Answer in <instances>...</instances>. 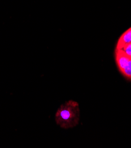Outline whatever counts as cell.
<instances>
[{
    "mask_svg": "<svg viewBox=\"0 0 131 148\" xmlns=\"http://www.w3.org/2000/svg\"><path fill=\"white\" fill-rule=\"evenodd\" d=\"M125 53L131 58V42L128 44L122 49Z\"/></svg>",
    "mask_w": 131,
    "mask_h": 148,
    "instance_id": "obj_5",
    "label": "cell"
},
{
    "mask_svg": "<svg viewBox=\"0 0 131 148\" xmlns=\"http://www.w3.org/2000/svg\"><path fill=\"white\" fill-rule=\"evenodd\" d=\"M131 42V28L128 29L119 37L115 50L123 49L128 44Z\"/></svg>",
    "mask_w": 131,
    "mask_h": 148,
    "instance_id": "obj_3",
    "label": "cell"
},
{
    "mask_svg": "<svg viewBox=\"0 0 131 148\" xmlns=\"http://www.w3.org/2000/svg\"><path fill=\"white\" fill-rule=\"evenodd\" d=\"M121 73L127 79L131 80V59Z\"/></svg>",
    "mask_w": 131,
    "mask_h": 148,
    "instance_id": "obj_4",
    "label": "cell"
},
{
    "mask_svg": "<svg viewBox=\"0 0 131 148\" xmlns=\"http://www.w3.org/2000/svg\"><path fill=\"white\" fill-rule=\"evenodd\" d=\"M130 28H131V27H130Z\"/></svg>",
    "mask_w": 131,
    "mask_h": 148,
    "instance_id": "obj_6",
    "label": "cell"
},
{
    "mask_svg": "<svg viewBox=\"0 0 131 148\" xmlns=\"http://www.w3.org/2000/svg\"><path fill=\"white\" fill-rule=\"evenodd\" d=\"M79 103L70 100L61 105L55 114L56 124L61 128L68 129L76 126L80 121Z\"/></svg>",
    "mask_w": 131,
    "mask_h": 148,
    "instance_id": "obj_1",
    "label": "cell"
},
{
    "mask_svg": "<svg viewBox=\"0 0 131 148\" xmlns=\"http://www.w3.org/2000/svg\"><path fill=\"white\" fill-rule=\"evenodd\" d=\"M130 59H131L122 50H115V60L116 64L121 73L128 64Z\"/></svg>",
    "mask_w": 131,
    "mask_h": 148,
    "instance_id": "obj_2",
    "label": "cell"
}]
</instances>
